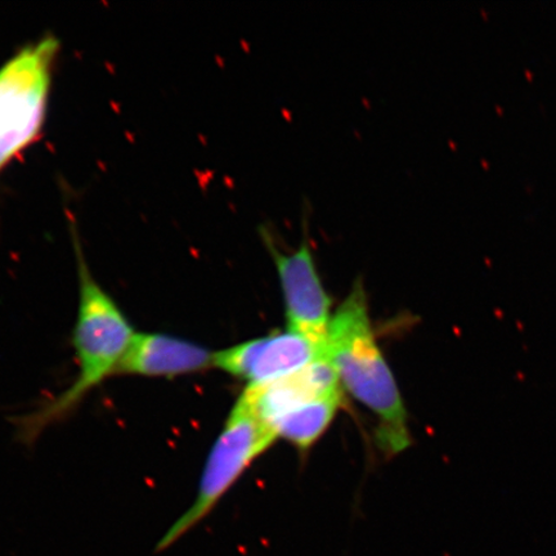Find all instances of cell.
Returning <instances> with one entry per match:
<instances>
[{
	"mask_svg": "<svg viewBox=\"0 0 556 556\" xmlns=\"http://www.w3.org/2000/svg\"><path fill=\"white\" fill-rule=\"evenodd\" d=\"M326 354L340 386L377 417L380 448L391 455L405 451L412 444L405 402L375 338L361 280L332 313Z\"/></svg>",
	"mask_w": 556,
	"mask_h": 556,
	"instance_id": "6da1fadb",
	"label": "cell"
},
{
	"mask_svg": "<svg viewBox=\"0 0 556 556\" xmlns=\"http://www.w3.org/2000/svg\"><path fill=\"white\" fill-rule=\"evenodd\" d=\"M78 238L74 233L79 301L72 339L78 375L65 392L27 417L24 434L29 440L52 422L72 415L90 392L116 375L137 336L121 305L90 273Z\"/></svg>",
	"mask_w": 556,
	"mask_h": 556,
	"instance_id": "7a4b0ae2",
	"label": "cell"
},
{
	"mask_svg": "<svg viewBox=\"0 0 556 556\" xmlns=\"http://www.w3.org/2000/svg\"><path fill=\"white\" fill-rule=\"evenodd\" d=\"M60 47L46 34L0 66V173L43 134Z\"/></svg>",
	"mask_w": 556,
	"mask_h": 556,
	"instance_id": "3957f363",
	"label": "cell"
},
{
	"mask_svg": "<svg viewBox=\"0 0 556 556\" xmlns=\"http://www.w3.org/2000/svg\"><path fill=\"white\" fill-rule=\"evenodd\" d=\"M275 441L252 401L242 393L208 451L194 502L160 539L155 553L168 551L208 517L250 465Z\"/></svg>",
	"mask_w": 556,
	"mask_h": 556,
	"instance_id": "277c9868",
	"label": "cell"
},
{
	"mask_svg": "<svg viewBox=\"0 0 556 556\" xmlns=\"http://www.w3.org/2000/svg\"><path fill=\"white\" fill-rule=\"evenodd\" d=\"M303 227V239L294 249L281 245L280 236L268 222L258 227V232L280 280L288 329L326 344L332 318L331 298L319 277L305 219Z\"/></svg>",
	"mask_w": 556,
	"mask_h": 556,
	"instance_id": "5b68a950",
	"label": "cell"
},
{
	"mask_svg": "<svg viewBox=\"0 0 556 556\" xmlns=\"http://www.w3.org/2000/svg\"><path fill=\"white\" fill-rule=\"evenodd\" d=\"M324 356L326 344L288 329L215 352L214 367L248 381V387H262Z\"/></svg>",
	"mask_w": 556,
	"mask_h": 556,
	"instance_id": "8992f818",
	"label": "cell"
},
{
	"mask_svg": "<svg viewBox=\"0 0 556 556\" xmlns=\"http://www.w3.org/2000/svg\"><path fill=\"white\" fill-rule=\"evenodd\" d=\"M215 352L163 332H137L116 375L174 379L211 370Z\"/></svg>",
	"mask_w": 556,
	"mask_h": 556,
	"instance_id": "52a82bcc",
	"label": "cell"
},
{
	"mask_svg": "<svg viewBox=\"0 0 556 556\" xmlns=\"http://www.w3.org/2000/svg\"><path fill=\"white\" fill-rule=\"evenodd\" d=\"M340 405L342 395L311 401L277 417L268 429L276 440L282 438L299 448H309L329 429Z\"/></svg>",
	"mask_w": 556,
	"mask_h": 556,
	"instance_id": "ba28073f",
	"label": "cell"
}]
</instances>
